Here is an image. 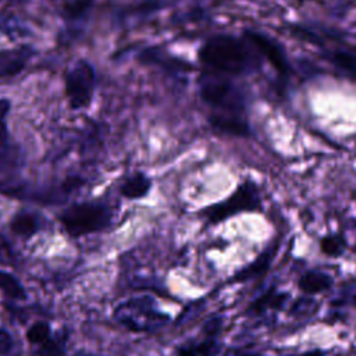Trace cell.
Returning a JSON list of instances; mask_svg holds the SVG:
<instances>
[{"label": "cell", "mask_w": 356, "mask_h": 356, "mask_svg": "<svg viewBox=\"0 0 356 356\" xmlns=\"http://www.w3.org/2000/svg\"><path fill=\"white\" fill-rule=\"evenodd\" d=\"M200 61L225 75H239L253 67V57L246 42L231 35H216L199 50Z\"/></svg>", "instance_id": "6da1fadb"}, {"label": "cell", "mask_w": 356, "mask_h": 356, "mask_svg": "<svg viewBox=\"0 0 356 356\" xmlns=\"http://www.w3.org/2000/svg\"><path fill=\"white\" fill-rule=\"evenodd\" d=\"M58 220L71 236H82L107 228L113 220V210L102 202H82L65 207Z\"/></svg>", "instance_id": "7a4b0ae2"}, {"label": "cell", "mask_w": 356, "mask_h": 356, "mask_svg": "<svg viewBox=\"0 0 356 356\" xmlns=\"http://www.w3.org/2000/svg\"><path fill=\"white\" fill-rule=\"evenodd\" d=\"M83 184L85 181L79 177H68L54 185H32L22 181L6 179L0 181V193L29 202L53 204L65 202L68 196Z\"/></svg>", "instance_id": "3957f363"}, {"label": "cell", "mask_w": 356, "mask_h": 356, "mask_svg": "<svg viewBox=\"0 0 356 356\" xmlns=\"http://www.w3.org/2000/svg\"><path fill=\"white\" fill-rule=\"evenodd\" d=\"M199 92L204 103L225 113L221 115H236L245 108V97L238 86L216 74L200 78Z\"/></svg>", "instance_id": "277c9868"}, {"label": "cell", "mask_w": 356, "mask_h": 356, "mask_svg": "<svg viewBox=\"0 0 356 356\" xmlns=\"http://www.w3.org/2000/svg\"><path fill=\"white\" fill-rule=\"evenodd\" d=\"M65 97L74 110L85 108L92 103L96 72L93 65L86 60H76L65 72Z\"/></svg>", "instance_id": "5b68a950"}, {"label": "cell", "mask_w": 356, "mask_h": 356, "mask_svg": "<svg viewBox=\"0 0 356 356\" xmlns=\"http://www.w3.org/2000/svg\"><path fill=\"white\" fill-rule=\"evenodd\" d=\"M260 206L259 191L252 181H245L224 202L207 207L203 214L210 222H220L236 213L256 210Z\"/></svg>", "instance_id": "8992f818"}, {"label": "cell", "mask_w": 356, "mask_h": 356, "mask_svg": "<svg viewBox=\"0 0 356 356\" xmlns=\"http://www.w3.org/2000/svg\"><path fill=\"white\" fill-rule=\"evenodd\" d=\"M150 305L152 302L146 298L129 299L121 303L114 310V316L122 325H125L129 330H149L150 327L157 325L163 320V316L154 312V309Z\"/></svg>", "instance_id": "52a82bcc"}, {"label": "cell", "mask_w": 356, "mask_h": 356, "mask_svg": "<svg viewBox=\"0 0 356 356\" xmlns=\"http://www.w3.org/2000/svg\"><path fill=\"white\" fill-rule=\"evenodd\" d=\"M33 54L35 49L28 44L0 50V78H13L22 72Z\"/></svg>", "instance_id": "ba28073f"}, {"label": "cell", "mask_w": 356, "mask_h": 356, "mask_svg": "<svg viewBox=\"0 0 356 356\" xmlns=\"http://www.w3.org/2000/svg\"><path fill=\"white\" fill-rule=\"evenodd\" d=\"M56 3L58 6V13L68 26L67 31L78 32L92 10L93 0H56Z\"/></svg>", "instance_id": "9c48e42d"}, {"label": "cell", "mask_w": 356, "mask_h": 356, "mask_svg": "<svg viewBox=\"0 0 356 356\" xmlns=\"http://www.w3.org/2000/svg\"><path fill=\"white\" fill-rule=\"evenodd\" d=\"M246 38L249 39V42L253 43L254 47H257L260 50V53L280 71V72H285L286 70V61H285V56L281 50V47L278 44H275L270 38L264 36L263 33H257V32H248Z\"/></svg>", "instance_id": "30bf717a"}, {"label": "cell", "mask_w": 356, "mask_h": 356, "mask_svg": "<svg viewBox=\"0 0 356 356\" xmlns=\"http://www.w3.org/2000/svg\"><path fill=\"white\" fill-rule=\"evenodd\" d=\"M44 221L39 213L29 211V210H21L18 211L11 222H10V229L22 238H29L39 232L43 227Z\"/></svg>", "instance_id": "8fae6325"}, {"label": "cell", "mask_w": 356, "mask_h": 356, "mask_svg": "<svg viewBox=\"0 0 356 356\" xmlns=\"http://www.w3.org/2000/svg\"><path fill=\"white\" fill-rule=\"evenodd\" d=\"M288 299V293L286 292H278L275 291V288H270L267 292H264L261 296H259L256 300H253L249 306V310L252 313H264L267 310H275V309H281L284 306V303Z\"/></svg>", "instance_id": "7c38bea8"}, {"label": "cell", "mask_w": 356, "mask_h": 356, "mask_svg": "<svg viewBox=\"0 0 356 356\" xmlns=\"http://www.w3.org/2000/svg\"><path fill=\"white\" fill-rule=\"evenodd\" d=\"M150 188H152V181L145 174L136 172L122 182L120 192L124 197L139 199L146 196Z\"/></svg>", "instance_id": "4fadbf2b"}, {"label": "cell", "mask_w": 356, "mask_h": 356, "mask_svg": "<svg viewBox=\"0 0 356 356\" xmlns=\"http://www.w3.org/2000/svg\"><path fill=\"white\" fill-rule=\"evenodd\" d=\"M332 284V280L328 274L321 271H307L299 278V288L309 295L327 291Z\"/></svg>", "instance_id": "5bb4252c"}, {"label": "cell", "mask_w": 356, "mask_h": 356, "mask_svg": "<svg viewBox=\"0 0 356 356\" xmlns=\"http://www.w3.org/2000/svg\"><path fill=\"white\" fill-rule=\"evenodd\" d=\"M275 253V248H270L267 249L263 254H260L252 264H249L248 267H245L243 270L238 271V274L234 277L235 281H248L252 278H256L259 275H261L270 266V261L273 259Z\"/></svg>", "instance_id": "9a60e30c"}, {"label": "cell", "mask_w": 356, "mask_h": 356, "mask_svg": "<svg viewBox=\"0 0 356 356\" xmlns=\"http://www.w3.org/2000/svg\"><path fill=\"white\" fill-rule=\"evenodd\" d=\"M213 127H216L218 131L231 134V135H238V136H245L249 134V128L245 121L238 118L236 115H214L210 118Z\"/></svg>", "instance_id": "2e32d148"}, {"label": "cell", "mask_w": 356, "mask_h": 356, "mask_svg": "<svg viewBox=\"0 0 356 356\" xmlns=\"http://www.w3.org/2000/svg\"><path fill=\"white\" fill-rule=\"evenodd\" d=\"M0 291L10 299L14 300H25L26 299V291L19 282V280L4 270H0Z\"/></svg>", "instance_id": "e0dca14e"}, {"label": "cell", "mask_w": 356, "mask_h": 356, "mask_svg": "<svg viewBox=\"0 0 356 356\" xmlns=\"http://www.w3.org/2000/svg\"><path fill=\"white\" fill-rule=\"evenodd\" d=\"M50 337H51V330L47 321H36L26 331V339L31 343L39 345V346L46 343L50 339Z\"/></svg>", "instance_id": "ac0fdd59"}, {"label": "cell", "mask_w": 356, "mask_h": 356, "mask_svg": "<svg viewBox=\"0 0 356 356\" xmlns=\"http://www.w3.org/2000/svg\"><path fill=\"white\" fill-rule=\"evenodd\" d=\"M345 241L341 235H325L320 242V249L328 256H339L343 252Z\"/></svg>", "instance_id": "d6986e66"}, {"label": "cell", "mask_w": 356, "mask_h": 356, "mask_svg": "<svg viewBox=\"0 0 356 356\" xmlns=\"http://www.w3.org/2000/svg\"><path fill=\"white\" fill-rule=\"evenodd\" d=\"M11 108V102L7 97L0 99V147L10 146L8 129H7V115Z\"/></svg>", "instance_id": "ffe728a7"}, {"label": "cell", "mask_w": 356, "mask_h": 356, "mask_svg": "<svg viewBox=\"0 0 356 356\" xmlns=\"http://www.w3.org/2000/svg\"><path fill=\"white\" fill-rule=\"evenodd\" d=\"M193 346L197 356H216L220 349V343L211 337L199 343H193Z\"/></svg>", "instance_id": "44dd1931"}, {"label": "cell", "mask_w": 356, "mask_h": 356, "mask_svg": "<svg viewBox=\"0 0 356 356\" xmlns=\"http://www.w3.org/2000/svg\"><path fill=\"white\" fill-rule=\"evenodd\" d=\"M14 348L13 335L3 327H0V355H10Z\"/></svg>", "instance_id": "7402d4cb"}, {"label": "cell", "mask_w": 356, "mask_h": 356, "mask_svg": "<svg viewBox=\"0 0 356 356\" xmlns=\"http://www.w3.org/2000/svg\"><path fill=\"white\" fill-rule=\"evenodd\" d=\"M220 324H221V320H220V318H213V320H210V321L204 325L203 331L206 332L207 337H213V335H216V334L220 331Z\"/></svg>", "instance_id": "603a6c76"}, {"label": "cell", "mask_w": 356, "mask_h": 356, "mask_svg": "<svg viewBox=\"0 0 356 356\" xmlns=\"http://www.w3.org/2000/svg\"><path fill=\"white\" fill-rule=\"evenodd\" d=\"M177 356H197L196 350H195V346L193 345H188V346H184L178 350V355Z\"/></svg>", "instance_id": "cb8c5ba5"}, {"label": "cell", "mask_w": 356, "mask_h": 356, "mask_svg": "<svg viewBox=\"0 0 356 356\" xmlns=\"http://www.w3.org/2000/svg\"><path fill=\"white\" fill-rule=\"evenodd\" d=\"M300 356H324V352L320 349H313V350H307V352L302 353Z\"/></svg>", "instance_id": "d4e9b609"}, {"label": "cell", "mask_w": 356, "mask_h": 356, "mask_svg": "<svg viewBox=\"0 0 356 356\" xmlns=\"http://www.w3.org/2000/svg\"><path fill=\"white\" fill-rule=\"evenodd\" d=\"M236 356H264L261 353H253V352H245V353H238Z\"/></svg>", "instance_id": "484cf974"}, {"label": "cell", "mask_w": 356, "mask_h": 356, "mask_svg": "<svg viewBox=\"0 0 356 356\" xmlns=\"http://www.w3.org/2000/svg\"><path fill=\"white\" fill-rule=\"evenodd\" d=\"M11 1H22V0H11Z\"/></svg>", "instance_id": "4316f807"}]
</instances>
